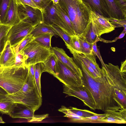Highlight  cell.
<instances>
[{"instance_id": "cell-1", "label": "cell", "mask_w": 126, "mask_h": 126, "mask_svg": "<svg viewBox=\"0 0 126 126\" xmlns=\"http://www.w3.org/2000/svg\"><path fill=\"white\" fill-rule=\"evenodd\" d=\"M74 60L81 69L83 84L90 90L94 100L96 109L105 112L107 110L122 109L116 99L114 92L113 81L114 65L111 63L102 66L101 76L93 78L75 54Z\"/></svg>"}, {"instance_id": "cell-5", "label": "cell", "mask_w": 126, "mask_h": 126, "mask_svg": "<svg viewBox=\"0 0 126 126\" xmlns=\"http://www.w3.org/2000/svg\"><path fill=\"white\" fill-rule=\"evenodd\" d=\"M63 93L68 96H73L80 100L91 110H95V105L93 96L89 89L83 84L79 86L63 85Z\"/></svg>"}, {"instance_id": "cell-41", "label": "cell", "mask_w": 126, "mask_h": 126, "mask_svg": "<svg viewBox=\"0 0 126 126\" xmlns=\"http://www.w3.org/2000/svg\"><path fill=\"white\" fill-rule=\"evenodd\" d=\"M126 33V32L121 33L118 36L116 37L114 40L112 41L106 40L100 37H99L100 39L99 41L106 43H111L114 42L116 41L117 40L123 38L125 35Z\"/></svg>"}, {"instance_id": "cell-32", "label": "cell", "mask_w": 126, "mask_h": 126, "mask_svg": "<svg viewBox=\"0 0 126 126\" xmlns=\"http://www.w3.org/2000/svg\"><path fill=\"white\" fill-rule=\"evenodd\" d=\"M42 13L52 2L51 0H32Z\"/></svg>"}, {"instance_id": "cell-46", "label": "cell", "mask_w": 126, "mask_h": 126, "mask_svg": "<svg viewBox=\"0 0 126 126\" xmlns=\"http://www.w3.org/2000/svg\"><path fill=\"white\" fill-rule=\"evenodd\" d=\"M5 122L3 121L1 117H0V123H4Z\"/></svg>"}, {"instance_id": "cell-26", "label": "cell", "mask_w": 126, "mask_h": 126, "mask_svg": "<svg viewBox=\"0 0 126 126\" xmlns=\"http://www.w3.org/2000/svg\"><path fill=\"white\" fill-rule=\"evenodd\" d=\"M54 35L50 33H45L39 35L34 37V40L45 47L51 49V39Z\"/></svg>"}, {"instance_id": "cell-34", "label": "cell", "mask_w": 126, "mask_h": 126, "mask_svg": "<svg viewBox=\"0 0 126 126\" xmlns=\"http://www.w3.org/2000/svg\"><path fill=\"white\" fill-rule=\"evenodd\" d=\"M72 41L76 52L80 53V45L78 36L76 35L71 36Z\"/></svg>"}, {"instance_id": "cell-45", "label": "cell", "mask_w": 126, "mask_h": 126, "mask_svg": "<svg viewBox=\"0 0 126 126\" xmlns=\"http://www.w3.org/2000/svg\"><path fill=\"white\" fill-rule=\"evenodd\" d=\"M52 1L54 4H56L58 3L59 0H51Z\"/></svg>"}, {"instance_id": "cell-27", "label": "cell", "mask_w": 126, "mask_h": 126, "mask_svg": "<svg viewBox=\"0 0 126 126\" xmlns=\"http://www.w3.org/2000/svg\"><path fill=\"white\" fill-rule=\"evenodd\" d=\"M68 109L74 114L82 118L91 117L96 114L87 110L80 109L75 107H70Z\"/></svg>"}, {"instance_id": "cell-22", "label": "cell", "mask_w": 126, "mask_h": 126, "mask_svg": "<svg viewBox=\"0 0 126 126\" xmlns=\"http://www.w3.org/2000/svg\"><path fill=\"white\" fill-rule=\"evenodd\" d=\"M57 60L53 53L43 63L44 72H48L55 77L56 73V66Z\"/></svg>"}, {"instance_id": "cell-40", "label": "cell", "mask_w": 126, "mask_h": 126, "mask_svg": "<svg viewBox=\"0 0 126 126\" xmlns=\"http://www.w3.org/2000/svg\"><path fill=\"white\" fill-rule=\"evenodd\" d=\"M17 3L28 5L32 7L37 8L36 4L32 0H16Z\"/></svg>"}, {"instance_id": "cell-36", "label": "cell", "mask_w": 126, "mask_h": 126, "mask_svg": "<svg viewBox=\"0 0 126 126\" xmlns=\"http://www.w3.org/2000/svg\"><path fill=\"white\" fill-rule=\"evenodd\" d=\"M110 21L116 28L123 27L124 28H126V19L120 20L109 18Z\"/></svg>"}, {"instance_id": "cell-14", "label": "cell", "mask_w": 126, "mask_h": 126, "mask_svg": "<svg viewBox=\"0 0 126 126\" xmlns=\"http://www.w3.org/2000/svg\"><path fill=\"white\" fill-rule=\"evenodd\" d=\"M104 112L108 115L102 119L100 123H126V109L107 110Z\"/></svg>"}, {"instance_id": "cell-28", "label": "cell", "mask_w": 126, "mask_h": 126, "mask_svg": "<svg viewBox=\"0 0 126 126\" xmlns=\"http://www.w3.org/2000/svg\"><path fill=\"white\" fill-rule=\"evenodd\" d=\"M79 37L80 45V53L87 54H92L93 53L92 46L94 43L88 42Z\"/></svg>"}, {"instance_id": "cell-23", "label": "cell", "mask_w": 126, "mask_h": 126, "mask_svg": "<svg viewBox=\"0 0 126 126\" xmlns=\"http://www.w3.org/2000/svg\"><path fill=\"white\" fill-rule=\"evenodd\" d=\"M34 79L38 91L42 96L41 92L40 79L42 74L44 72V65L43 63H39L34 65Z\"/></svg>"}, {"instance_id": "cell-43", "label": "cell", "mask_w": 126, "mask_h": 126, "mask_svg": "<svg viewBox=\"0 0 126 126\" xmlns=\"http://www.w3.org/2000/svg\"><path fill=\"white\" fill-rule=\"evenodd\" d=\"M120 69L121 72L126 73V60L121 62V65Z\"/></svg>"}, {"instance_id": "cell-4", "label": "cell", "mask_w": 126, "mask_h": 126, "mask_svg": "<svg viewBox=\"0 0 126 126\" xmlns=\"http://www.w3.org/2000/svg\"><path fill=\"white\" fill-rule=\"evenodd\" d=\"M21 51L24 55L25 64L27 67L38 63H43L53 53L51 49L45 47L34 40Z\"/></svg>"}, {"instance_id": "cell-20", "label": "cell", "mask_w": 126, "mask_h": 126, "mask_svg": "<svg viewBox=\"0 0 126 126\" xmlns=\"http://www.w3.org/2000/svg\"><path fill=\"white\" fill-rule=\"evenodd\" d=\"M5 95L0 94V112L10 115L17 103L8 99Z\"/></svg>"}, {"instance_id": "cell-17", "label": "cell", "mask_w": 126, "mask_h": 126, "mask_svg": "<svg viewBox=\"0 0 126 126\" xmlns=\"http://www.w3.org/2000/svg\"><path fill=\"white\" fill-rule=\"evenodd\" d=\"M79 38L88 42L93 43L98 37L93 19L90 16V21Z\"/></svg>"}, {"instance_id": "cell-19", "label": "cell", "mask_w": 126, "mask_h": 126, "mask_svg": "<svg viewBox=\"0 0 126 126\" xmlns=\"http://www.w3.org/2000/svg\"><path fill=\"white\" fill-rule=\"evenodd\" d=\"M45 33H50L54 36H59L58 34L51 25L47 24L43 22L35 27L30 33L34 37L39 35Z\"/></svg>"}, {"instance_id": "cell-8", "label": "cell", "mask_w": 126, "mask_h": 126, "mask_svg": "<svg viewBox=\"0 0 126 126\" xmlns=\"http://www.w3.org/2000/svg\"><path fill=\"white\" fill-rule=\"evenodd\" d=\"M17 3L20 21L26 22L34 28L43 22L42 13L40 9L28 5Z\"/></svg>"}, {"instance_id": "cell-7", "label": "cell", "mask_w": 126, "mask_h": 126, "mask_svg": "<svg viewBox=\"0 0 126 126\" xmlns=\"http://www.w3.org/2000/svg\"><path fill=\"white\" fill-rule=\"evenodd\" d=\"M34 27L29 24L23 21L12 26L7 35V40L11 46L15 47L28 34Z\"/></svg>"}, {"instance_id": "cell-35", "label": "cell", "mask_w": 126, "mask_h": 126, "mask_svg": "<svg viewBox=\"0 0 126 126\" xmlns=\"http://www.w3.org/2000/svg\"><path fill=\"white\" fill-rule=\"evenodd\" d=\"M14 65L25 66L24 56L21 51L16 53L15 63Z\"/></svg>"}, {"instance_id": "cell-6", "label": "cell", "mask_w": 126, "mask_h": 126, "mask_svg": "<svg viewBox=\"0 0 126 126\" xmlns=\"http://www.w3.org/2000/svg\"><path fill=\"white\" fill-rule=\"evenodd\" d=\"M56 73L54 77L63 84L68 86H79L82 85L81 77L78 76L69 68L57 60Z\"/></svg>"}, {"instance_id": "cell-2", "label": "cell", "mask_w": 126, "mask_h": 126, "mask_svg": "<svg viewBox=\"0 0 126 126\" xmlns=\"http://www.w3.org/2000/svg\"><path fill=\"white\" fill-rule=\"evenodd\" d=\"M58 4L70 19L76 35L79 36L90 21V7L82 0H59Z\"/></svg>"}, {"instance_id": "cell-33", "label": "cell", "mask_w": 126, "mask_h": 126, "mask_svg": "<svg viewBox=\"0 0 126 126\" xmlns=\"http://www.w3.org/2000/svg\"><path fill=\"white\" fill-rule=\"evenodd\" d=\"M100 39L98 37L95 40L94 43L92 46L93 52L98 57L102 64V66L106 67L105 64L104 63L100 54L99 49L97 45V43L99 41Z\"/></svg>"}, {"instance_id": "cell-42", "label": "cell", "mask_w": 126, "mask_h": 126, "mask_svg": "<svg viewBox=\"0 0 126 126\" xmlns=\"http://www.w3.org/2000/svg\"><path fill=\"white\" fill-rule=\"evenodd\" d=\"M7 36L3 37L0 40V54L3 50L7 41Z\"/></svg>"}, {"instance_id": "cell-47", "label": "cell", "mask_w": 126, "mask_h": 126, "mask_svg": "<svg viewBox=\"0 0 126 126\" xmlns=\"http://www.w3.org/2000/svg\"><path fill=\"white\" fill-rule=\"evenodd\" d=\"M126 28H124V30H123V31L122 32V33L126 32Z\"/></svg>"}, {"instance_id": "cell-44", "label": "cell", "mask_w": 126, "mask_h": 126, "mask_svg": "<svg viewBox=\"0 0 126 126\" xmlns=\"http://www.w3.org/2000/svg\"><path fill=\"white\" fill-rule=\"evenodd\" d=\"M7 94V93L0 86V94Z\"/></svg>"}, {"instance_id": "cell-18", "label": "cell", "mask_w": 126, "mask_h": 126, "mask_svg": "<svg viewBox=\"0 0 126 126\" xmlns=\"http://www.w3.org/2000/svg\"><path fill=\"white\" fill-rule=\"evenodd\" d=\"M76 55L79 58L83 60L94 70L99 77L101 76L102 71L97 63L95 55L93 53L91 54H87L75 52Z\"/></svg>"}, {"instance_id": "cell-24", "label": "cell", "mask_w": 126, "mask_h": 126, "mask_svg": "<svg viewBox=\"0 0 126 126\" xmlns=\"http://www.w3.org/2000/svg\"><path fill=\"white\" fill-rule=\"evenodd\" d=\"M59 16L65 23L73 35H76L72 23L69 18L58 4H54Z\"/></svg>"}, {"instance_id": "cell-37", "label": "cell", "mask_w": 126, "mask_h": 126, "mask_svg": "<svg viewBox=\"0 0 126 126\" xmlns=\"http://www.w3.org/2000/svg\"><path fill=\"white\" fill-rule=\"evenodd\" d=\"M12 26L1 24L0 26V40L6 36Z\"/></svg>"}, {"instance_id": "cell-3", "label": "cell", "mask_w": 126, "mask_h": 126, "mask_svg": "<svg viewBox=\"0 0 126 126\" xmlns=\"http://www.w3.org/2000/svg\"><path fill=\"white\" fill-rule=\"evenodd\" d=\"M29 74L28 67L14 65L11 67H0V86L7 94L15 93L21 88Z\"/></svg>"}, {"instance_id": "cell-9", "label": "cell", "mask_w": 126, "mask_h": 126, "mask_svg": "<svg viewBox=\"0 0 126 126\" xmlns=\"http://www.w3.org/2000/svg\"><path fill=\"white\" fill-rule=\"evenodd\" d=\"M42 14L43 22L44 23L56 26L64 30L70 36L73 35L57 13L52 2L44 9Z\"/></svg>"}, {"instance_id": "cell-11", "label": "cell", "mask_w": 126, "mask_h": 126, "mask_svg": "<svg viewBox=\"0 0 126 126\" xmlns=\"http://www.w3.org/2000/svg\"><path fill=\"white\" fill-rule=\"evenodd\" d=\"M51 49L57 59L66 66L78 76L82 78V71L76 64L72 58L69 57L62 48L55 47Z\"/></svg>"}, {"instance_id": "cell-38", "label": "cell", "mask_w": 126, "mask_h": 126, "mask_svg": "<svg viewBox=\"0 0 126 126\" xmlns=\"http://www.w3.org/2000/svg\"><path fill=\"white\" fill-rule=\"evenodd\" d=\"M75 52H74L75 53ZM77 57L80 59L83 64L89 71L90 74H91L93 78H96L99 77L94 70L87 63L83 60L79 58L78 56Z\"/></svg>"}, {"instance_id": "cell-21", "label": "cell", "mask_w": 126, "mask_h": 126, "mask_svg": "<svg viewBox=\"0 0 126 126\" xmlns=\"http://www.w3.org/2000/svg\"><path fill=\"white\" fill-rule=\"evenodd\" d=\"M63 40L67 47L72 53L75 51L72 41L71 36L65 30L56 26L51 25Z\"/></svg>"}, {"instance_id": "cell-15", "label": "cell", "mask_w": 126, "mask_h": 126, "mask_svg": "<svg viewBox=\"0 0 126 126\" xmlns=\"http://www.w3.org/2000/svg\"><path fill=\"white\" fill-rule=\"evenodd\" d=\"M35 111L22 104L17 103L10 115L14 118L27 119L29 122H32L35 115Z\"/></svg>"}, {"instance_id": "cell-10", "label": "cell", "mask_w": 126, "mask_h": 126, "mask_svg": "<svg viewBox=\"0 0 126 126\" xmlns=\"http://www.w3.org/2000/svg\"><path fill=\"white\" fill-rule=\"evenodd\" d=\"M90 16L93 20L97 35L99 37L102 34L111 32L115 30V26L111 23L108 18L92 11Z\"/></svg>"}, {"instance_id": "cell-31", "label": "cell", "mask_w": 126, "mask_h": 126, "mask_svg": "<svg viewBox=\"0 0 126 126\" xmlns=\"http://www.w3.org/2000/svg\"><path fill=\"white\" fill-rule=\"evenodd\" d=\"M34 38L31 33L27 35L16 47L18 49V52L21 51L26 45L33 40Z\"/></svg>"}, {"instance_id": "cell-48", "label": "cell", "mask_w": 126, "mask_h": 126, "mask_svg": "<svg viewBox=\"0 0 126 126\" xmlns=\"http://www.w3.org/2000/svg\"><path fill=\"white\" fill-rule=\"evenodd\" d=\"M1 24L0 23V26Z\"/></svg>"}, {"instance_id": "cell-25", "label": "cell", "mask_w": 126, "mask_h": 126, "mask_svg": "<svg viewBox=\"0 0 126 126\" xmlns=\"http://www.w3.org/2000/svg\"><path fill=\"white\" fill-rule=\"evenodd\" d=\"M87 3L90 7L92 11L107 18L108 16L103 10L100 0H82Z\"/></svg>"}, {"instance_id": "cell-30", "label": "cell", "mask_w": 126, "mask_h": 126, "mask_svg": "<svg viewBox=\"0 0 126 126\" xmlns=\"http://www.w3.org/2000/svg\"><path fill=\"white\" fill-rule=\"evenodd\" d=\"M11 0H0V23L2 24Z\"/></svg>"}, {"instance_id": "cell-12", "label": "cell", "mask_w": 126, "mask_h": 126, "mask_svg": "<svg viewBox=\"0 0 126 126\" xmlns=\"http://www.w3.org/2000/svg\"><path fill=\"white\" fill-rule=\"evenodd\" d=\"M102 8L109 18L120 20L126 19V13L117 5L114 0H100Z\"/></svg>"}, {"instance_id": "cell-39", "label": "cell", "mask_w": 126, "mask_h": 126, "mask_svg": "<svg viewBox=\"0 0 126 126\" xmlns=\"http://www.w3.org/2000/svg\"><path fill=\"white\" fill-rule=\"evenodd\" d=\"M118 7L126 13V0H114Z\"/></svg>"}, {"instance_id": "cell-13", "label": "cell", "mask_w": 126, "mask_h": 126, "mask_svg": "<svg viewBox=\"0 0 126 126\" xmlns=\"http://www.w3.org/2000/svg\"><path fill=\"white\" fill-rule=\"evenodd\" d=\"M16 50L11 46L9 41L7 40L2 51L0 54V67L12 66L15 63Z\"/></svg>"}, {"instance_id": "cell-16", "label": "cell", "mask_w": 126, "mask_h": 126, "mask_svg": "<svg viewBox=\"0 0 126 126\" xmlns=\"http://www.w3.org/2000/svg\"><path fill=\"white\" fill-rule=\"evenodd\" d=\"M20 21L16 0H11L2 24L12 26L18 23Z\"/></svg>"}, {"instance_id": "cell-29", "label": "cell", "mask_w": 126, "mask_h": 126, "mask_svg": "<svg viewBox=\"0 0 126 126\" xmlns=\"http://www.w3.org/2000/svg\"><path fill=\"white\" fill-rule=\"evenodd\" d=\"M108 114L105 113L103 114H97L91 117L84 118L79 120L78 123H99L100 120L106 117Z\"/></svg>"}]
</instances>
